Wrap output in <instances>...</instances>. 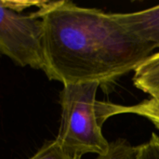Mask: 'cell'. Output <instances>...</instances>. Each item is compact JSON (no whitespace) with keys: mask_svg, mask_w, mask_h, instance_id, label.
<instances>
[{"mask_svg":"<svg viewBox=\"0 0 159 159\" xmlns=\"http://www.w3.org/2000/svg\"><path fill=\"white\" fill-rule=\"evenodd\" d=\"M44 72L63 85H101L135 71L156 49L128 31L114 14L71 1H44Z\"/></svg>","mask_w":159,"mask_h":159,"instance_id":"6da1fadb","label":"cell"},{"mask_svg":"<svg viewBox=\"0 0 159 159\" xmlns=\"http://www.w3.org/2000/svg\"><path fill=\"white\" fill-rule=\"evenodd\" d=\"M100 86L98 82L67 84L61 92V117L55 140L74 156L105 153L110 143L102 127L109 117L123 114L124 105L97 101Z\"/></svg>","mask_w":159,"mask_h":159,"instance_id":"7a4b0ae2","label":"cell"},{"mask_svg":"<svg viewBox=\"0 0 159 159\" xmlns=\"http://www.w3.org/2000/svg\"><path fill=\"white\" fill-rule=\"evenodd\" d=\"M0 51L19 66L44 70V24L36 11L21 13L0 5Z\"/></svg>","mask_w":159,"mask_h":159,"instance_id":"3957f363","label":"cell"},{"mask_svg":"<svg viewBox=\"0 0 159 159\" xmlns=\"http://www.w3.org/2000/svg\"><path fill=\"white\" fill-rule=\"evenodd\" d=\"M118 22L141 40L159 48V5L131 13H113Z\"/></svg>","mask_w":159,"mask_h":159,"instance_id":"277c9868","label":"cell"},{"mask_svg":"<svg viewBox=\"0 0 159 159\" xmlns=\"http://www.w3.org/2000/svg\"><path fill=\"white\" fill-rule=\"evenodd\" d=\"M134 86L152 98H159V52L154 53L135 71Z\"/></svg>","mask_w":159,"mask_h":159,"instance_id":"5b68a950","label":"cell"},{"mask_svg":"<svg viewBox=\"0 0 159 159\" xmlns=\"http://www.w3.org/2000/svg\"><path fill=\"white\" fill-rule=\"evenodd\" d=\"M140 154L141 145L132 146L126 140L118 139L110 143L108 150L95 159H139Z\"/></svg>","mask_w":159,"mask_h":159,"instance_id":"8992f818","label":"cell"},{"mask_svg":"<svg viewBox=\"0 0 159 159\" xmlns=\"http://www.w3.org/2000/svg\"><path fill=\"white\" fill-rule=\"evenodd\" d=\"M123 114H135L143 116L159 129V98H151L135 105L124 106Z\"/></svg>","mask_w":159,"mask_h":159,"instance_id":"52a82bcc","label":"cell"},{"mask_svg":"<svg viewBox=\"0 0 159 159\" xmlns=\"http://www.w3.org/2000/svg\"><path fill=\"white\" fill-rule=\"evenodd\" d=\"M29 159H81V157L68 153L56 140H54L44 143L43 146Z\"/></svg>","mask_w":159,"mask_h":159,"instance_id":"ba28073f","label":"cell"},{"mask_svg":"<svg viewBox=\"0 0 159 159\" xmlns=\"http://www.w3.org/2000/svg\"><path fill=\"white\" fill-rule=\"evenodd\" d=\"M139 159H159V136L153 133L150 140L141 145Z\"/></svg>","mask_w":159,"mask_h":159,"instance_id":"9c48e42d","label":"cell"},{"mask_svg":"<svg viewBox=\"0 0 159 159\" xmlns=\"http://www.w3.org/2000/svg\"><path fill=\"white\" fill-rule=\"evenodd\" d=\"M44 1H7V0L0 1L1 6H4L7 8H10L18 12H22V10L31 7L33 6H36L39 8L42 7Z\"/></svg>","mask_w":159,"mask_h":159,"instance_id":"30bf717a","label":"cell"}]
</instances>
